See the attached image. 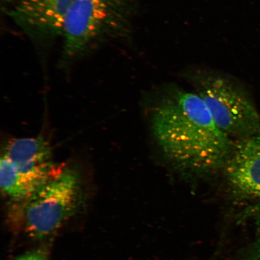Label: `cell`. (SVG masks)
I'll use <instances>...</instances> for the list:
<instances>
[{"mask_svg":"<svg viewBox=\"0 0 260 260\" xmlns=\"http://www.w3.org/2000/svg\"><path fill=\"white\" fill-rule=\"evenodd\" d=\"M151 123L162 154L190 173L223 170L235 145L217 126L201 98L178 87H171L156 104Z\"/></svg>","mask_w":260,"mask_h":260,"instance_id":"1","label":"cell"},{"mask_svg":"<svg viewBox=\"0 0 260 260\" xmlns=\"http://www.w3.org/2000/svg\"><path fill=\"white\" fill-rule=\"evenodd\" d=\"M138 0H74L65 18L61 61L72 64L105 46L128 38Z\"/></svg>","mask_w":260,"mask_h":260,"instance_id":"2","label":"cell"},{"mask_svg":"<svg viewBox=\"0 0 260 260\" xmlns=\"http://www.w3.org/2000/svg\"><path fill=\"white\" fill-rule=\"evenodd\" d=\"M184 76L207 107L218 127L231 139L260 132V115L238 81L226 73L205 67L188 68Z\"/></svg>","mask_w":260,"mask_h":260,"instance_id":"3","label":"cell"},{"mask_svg":"<svg viewBox=\"0 0 260 260\" xmlns=\"http://www.w3.org/2000/svg\"><path fill=\"white\" fill-rule=\"evenodd\" d=\"M63 168L54 164L42 137L19 138L5 145L0 158V185L6 196L24 201Z\"/></svg>","mask_w":260,"mask_h":260,"instance_id":"4","label":"cell"},{"mask_svg":"<svg viewBox=\"0 0 260 260\" xmlns=\"http://www.w3.org/2000/svg\"><path fill=\"white\" fill-rule=\"evenodd\" d=\"M80 190L79 174L63 168L25 200L24 225L29 236L43 239L56 232L76 209Z\"/></svg>","mask_w":260,"mask_h":260,"instance_id":"5","label":"cell"},{"mask_svg":"<svg viewBox=\"0 0 260 260\" xmlns=\"http://www.w3.org/2000/svg\"><path fill=\"white\" fill-rule=\"evenodd\" d=\"M74 0H16L6 13L40 49L47 48L62 35L65 18Z\"/></svg>","mask_w":260,"mask_h":260,"instance_id":"6","label":"cell"},{"mask_svg":"<svg viewBox=\"0 0 260 260\" xmlns=\"http://www.w3.org/2000/svg\"><path fill=\"white\" fill-rule=\"evenodd\" d=\"M223 170L235 196L260 203V132L235 142Z\"/></svg>","mask_w":260,"mask_h":260,"instance_id":"7","label":"cell"},{"mask_svg":"<svg viewBox=\"0 0 260 260\" xmlns=\"http://www.w3.org/2000/svg\"><path fill=\"white\" fill-rule=\"evenodd\" d=\"M256 226L255 239L246 253V260H260V214Z\"/></svg>","mask_w":260,"mask_h":260,"instance_id":"8","label":"cell"},{"mask_svg":"<svg viewBox=\"0 0 260 260\" xmlns=\"http://www.w3.org/2000/svg\"><path fill=\"white\" fill-rule=\"evenodd\" d=\"M16 260H47L44 256L38 253H29Z\"/></svg>","mask_w":260,"mask_h":260,"instance_id":"9","label":"cell"},{"mask_svg":"<svg viewBox=\"0 0 260 260\" xmlns=\"http://www.w3.org/2000/svg\"><path fill=\"white\" fill-rule=\"evenodd\" d=\"M16 0H0L1 2V9L2 11L7 13L9 10L14 5Z\"/></svg>","mask_w":260,"mask_h":260,"instance_id":"10","label":"cell"},{"mask_svg":"<svg viewBox=\"0 0 260 260\" xmlns=\"http://www.w3.org/2000/svg\"><path fill=\"white\" fill-rule=\"evenodd\" d=\"M255 210L258 213H260V203L256 205Z\"/></svg>","mask_w":260,"mask_h":260,"instance_id":"11","label":"cell"}]
</instances>
